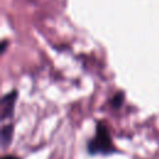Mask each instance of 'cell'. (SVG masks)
<instances>
[{
	"label": "cell",
	"mask_w": 159,
	"mask_h": 159,
	"mask_svg": "<svg viewBox=\"0 0 159 159\" xmlns=\"http://www.w3.org/2000/svg\"><path fill=\"white\" fill-rule=\"evenodd\" d=\"M87 150L92 155H94V154H111L112 152H116V148L113 145L109 130L103 122L97 123L96 134L88 142Z\"/></svg>",
	"instance_id": "obj_1"
},
{
	"label": "cell",
	"mask_w": 159,
	"mask_h": 159,
	"mask_svg": "<svg viewBox=\"0 0 159 159\" xmlns=\"http://www.w3.org/2000/svg\"><path fill=\"white\" fill-rule=\"evenodd\" d=\"M16 97H17L16 91L9 92L7 94H5L2 97V99H1V119H6L12 116Z\"/></svg>",
	"instance_id": "obj_2"
},
{
	"label": "cell",
	"mask_w": 159,
	"mask_h": 159,
	"mask_svg": "<svg viewBox=\"0 0 159 159\" xmlns=\"http://www.w3.org/2000/svg\"><path fill=\"white\" fill-rule=\"evenodd\" d=\"M12 133H14V125L12 124H6L1 129V143L2 147H7L12 139Z\"/></svg>",
	"instance_id": "obj_3"
},
{
	"label": "cell",
	"mask_w": 159,
	"mask_h": 159,
	"mask_svg": "<svg viewBox=\"0 0 159 159\" xmlns=\"http://www.w3.org/2000/svg\"><path fill=\"white\" fill-rule=\"evenodd\" d=\"M123 99H124V94H123V92H118V93H116L114 97H113L112 101H111L112 107H113V108H119V107L122 106V103H123Z\"/></svg>",
	"instance_id": "obj_4"
},
{
	"label": "cell",
	"mask_w": 159,
	"mask_h": 159,
	"mask_svg": "<svg viewBox=\"0 0 159 159\" xmlns=\"http://www.w3.org/2000/svg\"><path fill=\"white\" fill-rule=\"evenodd\" d=\"M2 159H19V158L15 157V155H5Z\"/></svg>",
	"instance_id": "obj_5"
},
{
	"label": "cell",
	"mask_w": 159,
	"mask_h": 159,
	"mask_svg": "<svg viewBox=\"0 0 159 159\" xmlns=\"http://www.w3.org/2000/svg\"><path fill=\"white\" fill-rule=\"evenodd\" d=\"M6 45H7V42H6V41H2V45H1V52H4V51H5Z\"/></svg>",
	"instance_id": "obj_6"
}]
</instances>
